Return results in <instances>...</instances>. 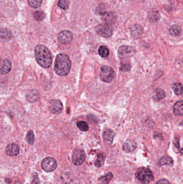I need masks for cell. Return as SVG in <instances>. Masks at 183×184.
<instances>
[{
  "mask_svg": "<svg viewBox=\"0 0 183 184\" xmlns=\"http://www.w3.org/2000/svg\"><path fill=\"white\" fill-rule=\"evenodd\" d=\"M39 95L38 91L36 90H32L28 93L27 95V99L28 101L30 102H37L39 99Z\"/></svg>",
  "mask_w": 183,
  "mask_h": 184,
  "instance_id": "obj_18",
  "label": "cell"
},
{
  "mask_svg": "<svg viewBox=\"0 0 183 184\" xmlns=\"http://www.w3.org/2000/svg\"><path fill=\"white\" fill-rule=\"evenodd\" d=\"M131 32L134 37H140L142 33V29L140 26L138 25H135L132 29Z\"/></svg>",
  "mask_w": 183,
  "mask_h": 184,
  "instance_id": "obj_25",
  "label": "cell"
},
{
  "mask_svg": "<svg viewBox=\"0 0 183 184\" xmlns=\"http://www.w3.org/2000/svg\"><path fill=\"white\" fill-rule=\"evenodd\" d=\"M173 163V160H172L170 157H162L159 160V164L160 166H163L164 165H168V164H172Z\"/></svg>",
  "mask_w": 183,
  "mask_h": 184,
  "instance_id": "obj_27",
  "label": "cell"
},
{
  "mask_svg": "<svg viewBox=\"0 0 183 184\" xmlns=\"http://www.w3.org/2000/svg\"><path fill=\"white\" fill-rule=\"evenodd\" d=\"M174 113L176 116H180L183 114V102L180 100L177 102L174 106Z\"/></svg>",
  "mask_w": 183,
  "mask_h": 184,
  "instance_id": "obj_15",
  "label": "cell"
},
{
  "mask_svg": "<svg viewBox=\"0 0 183 184\" xmlns=\"http://www.w3.org/2000/svg\"><path fill=\"white\" fill-rule=\"evenodd\" d=\"M165 96V92L163 89L157 88L155 90L153 98L156 101H159L164 98Z\"/></svg>",
  "mask_w": 183,
  "mask_h": 184,
  "instance_id": "obj_19",
  "label": "cell"
},
{
  "mask_svg": "<svg viewBox=\"0 0 183 184\" xmlns=\"http://www.w3.org/2000/svg\"><path fill=\"white\" fill-rule=\"evenodd\" d=\"M35 57L40 66L45 68H49L52 64V57L49 50L41 45H37L34 49Z\"/></svg>",
  "mask_w": 183,
  "mask_h": 184,
  "instance_id": "obj_1",
  "label": "cell"
},
{
  "mask_svg": "<svg viewBox=\"0 0 183 184\" xmlns=\"http://www.w3.org/2000/svg\"><path fill=\"white\" fill-rule=\"evenodd\" d=\"M114 136V134L112 130L107 129L106 130H105L103 134L104 141L107 144H112L113 142Z\"/></svg>",
  "mask_w": 183,
  "mask_h": 184,
  "instance_id": "obj_14",
  "label": "cell"
},
{
  "mask_svg": "<svg viewBox=\"0 0 183 184\" xmlns=\"http://www.w3.org/2000/svg\"><path fill=\"white\" fill-rule=\"evenodd\" d=\"M11 70V64L8 59H4L3 61V66L0 69V74H6Z\"/></svg>",
  "mask_w": 183,
  "mask_h": 184,
  "instance_id": "obj_16",
  "label": "cell"
},
{
  "mask_svg": "<svg viewBox=\"0 0 183 184\" xmlns=\"http://www.w3.org/2000/svg\"><path fill=\"white\" fill-rule=\"evenodd\" d=\"M135 52V49L131 46H122L118 50V55L120 58H125L131 57Z\"/></svg>",
  "mask_w": 183,
  "mask_h": 184,
  "instance_id": "obj_8",
  "label": "cell"
},
{
  "mask_svg": "<svg viewBox=\"0 0 183 184\" xmlns=\"http://www.w3.org/2000/svg\"><path fill=\"white\" fill-rule=\"evenodd\" d=\"M45 15L43 12H36L34 14V18L38 21H42L45 18Z\"/></svg>",
  "mask_w": 183,
  "mask_h": 184,
  "instance_id": "obj_32",
  "label": "cell"
},
{
  "mask_svg": "<svg viewBox=\"0 0 183 184\" xmlns=\"http://www.w3.org/2000/svg\"><path fill=\"white\" fill-rule=\"evenodd\" d=\"M41 167L46 172H51L54 171L57 167V163L53 158L46 157L41 162Z\"/></svg>",
  "mask_w": 183,
  "mask_h": 184,
  "instance_id": "obj_6",
  "label": "cell"
},
{
  "mask_svg": "<svg viewBox=\"0 0 183 184\" xmlns=\"http://www.w3.org/2000/svg\"><path fill=\"white\" fill-rule=\"evenodd\" d=\"M77 127L82 132H87L89 130L88 124L84 121H79L76 123Z\"/></svg>",
  "mask_w": 183,
  "mask_h": 184,
  "instance_id": "obj_28",
  "label": "cell"
},
{
  "mask_svg": "<svg viewBox=\"0 0 183 184\" xmlns=\"http://www.w3.org/2000/svg\"><path fill=\"white\" fill-rule=\"evenodd\" d=\"M131 65L128 63H122L121 64V66L120 68V71L123 72H128L131 70Z\"/></svg>",
  "mask_w": 183,
  "mask_h": 184,
  "instance_id": "obj_33",
  "label": "cell"
},
{
  "mask_svg": "<svg viewBox=\"0 0 183 184\" xmlns=\"http://www.w3.org/2000/svg\"><path fill=\"white\" fill-rule=\"evenodd\" d=\"M172 89L174 94L176 95H180L183 93V85L181 83H173Z\"/></svg>",
  "mask_w": 183,
  "mask_h": 184,
  "instance_id": "obj_23",
  "label": "cell"
},
{
  "mask_svg": "<svg viewBox=\"0 0 183 184\" xmlns=\"http://www.w3.org/2000/svg\"><path fill=\"white\" fill-rule=\"evenodd\" d=\"M58 6L64 10L67 9L69 7L68 0H59L58 2Z\"/></svg>",
  "mask_w": 183,
  "mask_h": 184,
  "instance_id": "obj_31",
  "label": "cell"
},
{
  "mask_svg": "<svg viewBox=\"0 0 183 184\" xmlns=\"http://www.w3.org/2000/svg\"><path fill=\"white\" fill-rule=\"evenodd\" d=\"M6 152L8 156L11 157L17 156L19 153V147L17 144H9L6 149Z\"/></svg>",
  "mask_w": 183,
  "mask_h": 184,
  "instance_id": "obj_11",
  "label": "cell"
},
{
  "mask_svg": "<svg viewBox=\"0 0 183 184\" xmlns=\"http://www.w3.org/2000/svg\"><path fill=\"white\" fill-rule=\"evenodd\" d=\"M71 61L67 55L60 53L55 59L54 70L56 73L60 76L67 75L69 73L71 68Z\"/></svg>",
  "mask_w": 183,
  "mask_h": 184,
  "instance_id": "obj_2",
  "label": "cell"
},
{
  "mask_svg": "<svg viewBox=\"0 0 183 184\" xmlns=\"http://www.w3.org/2000/svg\"><path fill=\"white\" fill-rule=\"evenodd\" d=\"M137 147V143L136 142L129 139L123 145V150L126 152H131L134 151Z\"/></svg>",
  "mask_w": 183,
  "mask_h": 184,
  "instance_id": "obj_12",
  "label": "cell"
},
{
  "mask_svg": "<svg viewBox=\"0 0 183 184\" xmlns=\"http://www.w3.org/2000/svg\"><path fill=\"white\" fill-rule=\"evenodd\" d=\"M86 155L85 151L78 149L74 151L72 156V161L76 165H81L86 160Z\"/></svg>",
  "mask_w": 183,
  "mask_h": 184,
  "instance_id": "obj_7",
  "label": "cell"
},
{
  "mask_svg": "<svg viewBox=\"0 0 183 184\" xmlns=\"http://www.w3.org/2000/svg\"><path fill=\"white\" fill-rule=\"evenodd\" d=\"M115 76L114 71L112 68L106 66H103L101 68L100 78L105 83H110L113 81Z\"/></svg>",
  "mask_w": 183,
  "mask_h": 184,
  "instance_id": "obj_4",
  "label": "cell"
},
{
  "mask_svg": "<svg viewBox=\"0 0 183 184\" xmlns=\"http://www.w3.org/2000/svg\"><path fill=\"white\" fill-rule=\"evenodd\" d=\"M106 156L104 153H99L97 156V159L95 162V165L98 168H99L103 165Z\"/></svg>",
  "mask_w": 183,
  "mask_h": 184,
  "instance_id": "obj_24",
  "label": "cell"
},
{
  "mask_svg": "<svg viewBox=\"0 0 183 184\" xmlns=\"http://www.w3.org/2000/svg\"><path fill=\"white\" fill-rule=\"evenodd\" d=\"M26 141L28 143L31 145L34 144V132L32 130H29L28 132V134L26 136Z\"/></svg>",
  "mask_w": 183,
  "mask_h": 184,
  "instance_id": "obj_29",
  "label": "cell"
},
{
  "mask_svg": "<svg viewBox=\"0 0 183 184\" xmlns=\"http://www.w3.org/2000/svg\"><path fill=\"white\" fill-rule=\"evenodd\" d=\"M95 29L99 35L105 38L110 37L113 34L112 28L110 25L106 23L98 25Z\"/></svg>",
  "mask_w": 183,
  "mask_h": 184,
  "instance_id": "obj_5",
  "label": "cell"
},
{
  "mask_svg": "<svg viewBox=\"0 0 183 184\" xmlns=\"http://www.w3.org/2000/svg\"><path fill=\"white\" fill-rule=\"evenodd\" d=\"M135 176L142 184H149L154 180L152 171L149 169L144 167H139L137 169Z\"/></svg>",
  "mask_w": 183,
  "mask_h": 184,
  "instance_id": "obj_3",
  "label": "cell"
},
{
  "mask_svg": "<svg viewBox=\"0 0 183 184\" xmlns=\"http://www.w3.org/2000/svg\"><path fill=\"white\" fill-rule=\"evenodd\" d=\"M98 53L100 56L103 58L107 57L110 55L109 50L105 46H101L98 50Z\"/></svg>",
  "mask_w": 183,
  "mask_h": 184,
  "instance_id": "obj_26",
  "label": "cell"
},
{
  "mask_svg": "<svg viewBox=\"0 0 183 184\" xmlns=\"http://www.w3.org/2000/svg\"><path fill=\"white\" fill-rule=\"evenodd\" d=\"M181 28L178 25H174L169 29V33L172 36L177 37L181 34Z\"/></svg>",
  "mask_w": 183,
  "mask_h": 184,
  "instance_id": "obj_21",
  "label": "cell"
},
{
  "mask_svg": "<svg viewBox=\"0 0 183 184\" xmlns=\"http://www.w3.org/2000/svg\"><path fill=\"white\" fill-rule=\"evenodd\" d=\"M148 19L149 21L152 22H157L159 21L160 19V15L159 12L156 10H153L149 14Z\"/></svg>",
  "mask_w": 183,
  "mask_h": 184,
  "instance_id": "obj_20",
  "label": "cell"
},
{
  "mask_svg": "<svg viewBox=\"0 0 183 184\" xmlns=\"http://www.w3.org/2000/svg\"><path fill=\"white\" fill-rule=\"evenodd\" d=\"M63 104L60 100H53L49 106V111L53 114H60L63 111Z\"/></svg>",
  "mask_w": 183,
  "mask_h": 184,
  "instance_id": "obj_9",
  "label": "cell"
},
{
  "mask_svg": "<svg viewBox=\"0 0 183 184\" xmlns=\"http://www.w3.org/2000/svg\"><path fill=\"white\" fill-rule=\"evenodd\" d=\"M156 184H170V183L169 181H168V180L163 179L159 180L158 182L156 183Z\"/></svg>",
  "mask_w": 183,
  "mask_h": 184,
  "instance_id": "obj_34",
  "label": "cell"
},
{
  "mask_svg": "<svg viewBox=\"0 0 183 184\" xmlns=\"http://www.w3.org/2000/svg\"><path fill=\"white\" fill-rule=\"evenodd\" d=\"M113 178V175L111 172L107 173V175H104L99 178L98 181L101 184H108L110 180Z\"/></svg>",
  "mask_w": 183,
  "mask_h": 184,
  "instance_id": "obj_22",
  "label": "cell"
},
{
  "mask_svg": "<svg viewBox=\"0 0 183 184\" xmlns=\"http://www.w3.org/2000/svg\"><path fill=\"white\" fill-rule=\"evenodd\" d=\"M42 1L43 0H28V2L31 7L37 8L41 6Z\"/></svg>",
  "mask_w": 183,
  "mask_h": 184,
  "instance_id": "obj_30",
  "label": "cell"
},
{
  "mask_svg": "<svg viewBox=\"0 0 183 184\" xmlns=\"http://www.w3.org/2000/svg\"><path fill=\"white\" fill-rule=\"evenodd\" d=\"M58 38L60 43L66 44L71 42L73 40V35L69 31H62L58 34Z\"/></svg>",
  "mask_w": 183,
  "mask_h": 184,
  "instance_id": "obj_10",
  "label": "cell"
},
{
  "mask_svg": "<svg viewBox=\"0 0 183 184\" xmlns=\"http://www.w3.org/2000/svg\"><path fill=\"white\" fill-rule=\"evenodd\" d=\"M12 38L11 31L7 29H0V39L4 40H10Z\"/></svg>",
  "mask_w": 183,
  "mask_h": 184,
  "instance_id": "obj_17",
  "label": "cell"
},
{
  "mask_svg": "<svg viewBox=\"0 0 183 184\" xmlns=\"http://www.w3.org/2000/svg\"><path fill=\"white\" fill-rule=\"evenodd\" d=\"M103 19L105 22L106 24L111 25L112 24H114L116 21V16L112 12H104L102 14Z\"/></svg>",
  "mask_w": 183,
  "mask_h": 184,
  "instance_id": "obj_13",
  "label": "cell"
}]
</instances>
